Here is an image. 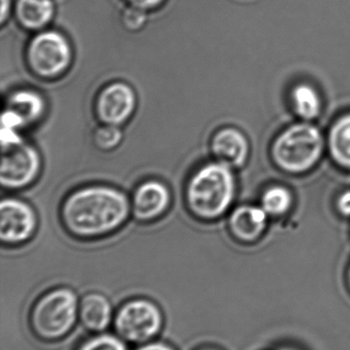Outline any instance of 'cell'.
<instances>
[{
    "label": "cell",
    "mask_w": 350,
    "mask_h": 350,
    "mask_svg": "<svg viewBox=\"0 0 350 350\" xmlns=\"http://www.w3.org/2000/svg\"><path fill=\"white\" fill-rule=\"evenodd\" d=\"M131 210V203L123 191L106 185H92L76 189L66 198L61 217L70 234L92 239L121 228Z\"/></svg>",
    "instance_id": "6da1fadb"
},
{
    "label": "cell",
    "mask_w": 350,
    "mask_h": 350,
    "mask_svg": "<svg viewBox=\"0 0 350 350\" xmlns=\"http://www.w3.org/2000/svg\"><path fill=\"white\" fill-rule=\"evenodd\" d=\"M234 178L229 166L208 163L195 170L187 181L185 200L191 213L203 220L221 216L232 204Z\"/></svg>",
    "instance_id": "7a4b0ae2"
},
{
    "label": "cell",
    "mask_w": 350,
    "mask_h": 350,
    "mask_svg": "<svg viewBox=\"0 0 350 350\" xmlns=\"http://www.w3.org/2000/svg\"><path fill=\"white\" fill-rule=\"evenodd\" d=\"M79 300L73 290L58 287L37 298L29 312L31 332L42 342H58L67 337L78 321Z\"/></svg>",
    "instance_id": "3957f363"
},
{
    "label": "cell",
    "mask_w": 350,
    "mask_h": 350,
    "mask_svg": "<svg viewBox=\"0 0 350 350\" xmlns=\"http://www.w3.org/2000/svg\"><path fill=\"white\" fill-rule=\"evenodd\" d=\"M323 139L320 131L310 124L290 127L275 142L273 156L283 170L302 172L310 170L320 158Z\"/></svg>",
    "instance_id": "277c9868"
},
{
    "label": "cell",
    "mask_w": 350,
    "mask_h": 350,
    "mask_svg": "<svg viewBox=\"0 0 350 350\" xmlns=\"http://www.w3.org/2000/svg\"><path fill=\"white\" fill-rule=\"evenodd\" d=\"M115 332L125 342L141 345L156 338L164 327V314L158 304L146 298H134L117 310Z\"/></svg>",
    "instance_id": "5b68a950"
},
{
    "label": "cell",
    "mask_w": 350,
    "mask_h": 350,
    "mask_svg": "<svg viewBox=\"0 0 350 350\" xmlns=\"http://www.w3.org/2000/svg\"><path fill=\"white\" fill-rule=\"evenodd\" d=\"M27 64L38 77H60L69 69L73 51L68 39L58 31H43L35 35L26 51Z\"/></svg>",
    "instance_id": "8992f818"
},
{
    "label": "cell",
    "mask_w": 350,
    "mask_h": 350,
    "mask_svg": "<svg viewBox=\"0 0 350 350\" xmlns=\"http://www.w3.org/2000/svg\"><path fill=\"white\" fill-rule=\"evenodd\" d=\"M41 170V158L33 146L23 141L2 148L0 181L2 187L18 189L32 183Z\"/></svg>",
    "instance_id": "52a82bcc"
},
{
    "label": "cell",
    "mask_w": 350,
    "mask_h": 350,
    "mask_svg": "<svg viewBox=\"0 0 350 350\" xmlns=\"http://www.w3.org/2000/svg\"><path fill=\"white\" fill-rule=\"evenodd\" d=\"M137 98L135 92L125 82H112L105 86L97 96V117L103 124H125L136 110Z\"/></svg>",
    "instance_id": "ba28073f"
},
{
    "label": "cell",
    "mask_w": 350,
    "mask_h": 350,
    "mask_svg": "<svg viewBox=\"0 0 350 350\" xmlns=\"http://www.w3.org/2000/svg\"><path fill=\"white\" fill-rule=\"evenodd\" d=\"M36 214L30 205L21 200L8 198L0 204V239L3 244L26 242L34 234Z\"/></svg>",
    "instance_id": "9c48e42d"
},
{
    "label": "cell",
    "mask_w": 350,
    "mask_h": 350,
    "mask_svg": "<svg viewBox=\"0 0 350 350\" xmlns=\"http://www.w3.org/2000/svg\"><path fill=\"white\" fill-rule=\"evenodd\" d=\"M171 191L162 181L141 183L132 198V212L139 221H151L162 216L171 204Z\"/></svg>",
    "instance_id": "30bf717a"
},
{
    "label": "cell",
    "mask_w": 350,
    "mask_h": 350,
    "mask_svg": "<svg viewBox=\"0 0 350 350\" xmlns=\"http://www.w3.org/2000/svg\"><path fill=\"white\" fill-rule=\"evenodd\" d=\"M212 153L220 163L229 167L242 165L248 156V142L242 133L234 129H224L212 139Z\"/></svg>",
    "instance_id": "8fae6325"
},
{
    "label": "cell",
    "mask_w": 350,
    "mask_h": 350,
    "mask_svg": "<svg viewBox=\"0 0 350 350\" xmlns=\"http://www.w3.org/2000/svg\"><path fill=\"white\" fill-rule=\"evenodd\" d=\"M113 319L112 306L103 294L92 292L79 300L78 321L86 330L92 333L104 332Z\"/></svg>",
    "instance_id": "7c38bea8"
},
{
    "label": "cell",
    "mask_w": 350,
    "mask_h": 350,
    "mask_svg": "<svg viewBox=\"0 0 350 350\" xmlns=\"http://www.w3.org/2000/svg\"><path fill=\"white\" fill-rule=\"evenodd\" d=\"M229 224L236 238L242 241H254L264 230L266 212L261 208L242 206L234 210Z\"/></svg>",
    "instance_id": "4fadbf2b"
},
{
    "label": "cell",
    "mask_w": 350,
    "mask_h": 350,
    "mask_svg": "<svg viewBox=\"0 0 350 350\" xmlns=\"http://www.w3.org/2000/svg\"><path fill=\"white\" fill-rule=\"evenodd\" d=\"M55 14L51 0H16V16L18 24L27 30L45 28Z\"/></svg>",
    "instance_id": "5bb4252c"
},
{
    "label": "cell",
    "mask_w": 350,
    "mask_h": 350,
    "mask_svg": "<svg viewBox=\"0 0 350 350\" xmlns=\"http://www.w3.org/2000/svg\"><path fill=\"white\" fill-rule=\"evenodd\" d=\"M6 108L18 113L26 125H31L43 116L45 103L38 92L31 90H20L10 94Z\"/></svg>",
    "instance_id": "9a60e30c"
},
{
    "label": "cell",
    "mask_w": 350,
    "mask_h": 350,
    "mask_svg": "<svg viewBox=\"0 0 350 350\" xmlns=\"http://www.w3.org/2000/svg\"><path fill=\"white\" fill-rule=\"evenodd\" d=\"M330 147L334 159L341 165L350 167V115L341 118L333 126Z\"/></svg>",
    "instance_id": "2e32d148"
},
{
    "label": "cell",
    "mask_w": 350,
    "mask_h": 350,
    "mask_svg": "<svg viewBox=\"0 0 350 350\" xmlns=\"http://www.w3.org/2000/svg\"><path fill=\"white\" fill-rule=\"evenodd\" d=\"M296 112L305 119L318 116L321 111V100L314 88L308 85H299L292 94Z\"/></svg>",
    "instance_id": "e0dca14e"
},
{
    "label": "cell",
    "mask_w": 350,
    "mask_h": 350,
    "mask_svg": "<svg viewBox=\"0 0 350 350\" xmlns=\"http://www.w3.org/2000/svg\"><path fill=\"white\" fill-rule=\"evenodd\" d=\"M262 205L266 213L281 215L289 209L291 205V195L284 187H273L264 193Z\"/></svg>",
    "instance_id": "ac0fdd59"
},
{
    "label": "cell",
    "mask_w": 350,
    "mask_h": 350,
    "mask_svg": "<svg viewBox=\"0 0 350 350\" xmlns=\"http://www.w3.org/2000/svg\"><path fill=\"white\" fill-rule=\"evenodd\" d=\"M76 350H127L125 341L117 335L97 333L84 340Z\"/></svg>",
    "instance_id": "d6986e66"
},
{
    "label": "cell",
    "mask_w": 350,
    "mask_h": 350,
    "mask_svg": "<svg viewBox=\"0 0 350 350\" xmlns=\"http://www.w3.org/2000/svg\"><path fill=\"white\" fill-rule=\"evenodd\" d=\"M123 139V131L116 125L103 124L94 133V143L102 151H111L118 147Z\"/></svg>",
    "instance_id": "ffe728a7"
},
{
    "label": "cell",
    "mask_w": 350,
    "mask_h": 350,
    "mask_svg": "<svg viewBox=\"0 0 350 350\" xmlns=\"http://www.w3.org/2000/svg\"><path fill=\"white\" fill-rule=\"evenodd\" d=\"M146 20H147L146 10L133 5L125 8L121 14L123 26L129 31L140 30L145 25Z\"/></svg>",
    "instance_id": "44dd1931"
},
{
    "label": "cell",
    "mask_w": 350,
    "mask_h": 350,
    "mask_svg": "<svg viewBox=\"0 0 350 350\" xmlns=\"http://www.w3.org/2000/svg\"><path fill=\"white\" fill-rule=\"evenodd\" d=\"M1 125L4 129H14L18 131L20 129L26 126V123L23 120L22 117L14 112L12 109L6 108L5 111L2 113Z\"/></svg>",
    "instance_id": "7402d4cb"
},
{
    "label": "cell",
    "mask_w": 350,
    "mask_h": 350,
    "mask_svg": "<svg viewBox=\"0 0 350 350\" xmlns=\"http://www.w3.org/2000/svg\"><path fill=\"white\" fill-rule=\"evenodd\" d=\"M129 5L142 8L144 10H153L160 6L164 0H127Z\"/></svg>",
    "instance_id": "603a6c76"
},
{
    "label": "cell",
    "mask_w": 350,
    "mask_h": 350,
    "mask_svg": "<svg viewBox=\"0 0 350 350\" xmlns=\"http://www.w3.org/2000/svg\"><path fill=\"white\" fill-rule=\"evenodd\" d=\"M135 350H176L171 345H166L160 341H150V342L144 343L139 345Z\"/></svg>",
    "instance_id": "cb8c5ba5"
},
{
    "label": "cell",
    "mask_w": 350,
    "mask_h": 350,
    "mask_svg": "<svg viewBox=\"0 0 350 350\" xmlns=\"http://www.w3.org/2000/svg\"><path fill=\"white\" fill-rule=\"evenodd\" d=\"M338 209L345 215H350V191L343 193L338 200Z\"/></svg>",
    "instance_id": "d4e9b609"
},
{
    "label": "cell",
    "mask_w": 350,
    "mask_h": 350,
    "mask_svg": "<svg viewBox=\"0 0 350 350\" xmlns=\"http://www.w3.org/2000/svg\"><path fill=\"white\" fill-rule=\"evenodd\" d=\"M10 10V0H1V23L3 24Z\"/></svg>",
    "instance_id": "484cf974"
},
{
    "label": "cell",
    "mask_w": 350,
    "mask_h": 350,
    "mask_svg": "<svg viewBox=\"0 0 350 350\" xmlns=\"http://www.w3.org/2000/svg\"><path fill=\"white\" fill-rule=\"evenodd\" d=\"M199 350H217V349H201Z\"/></svg>",
    "instance_id": "4316f807"
},
{
    "label": "cell",
    "mask_w": 350,
    "mask_h": 350,
    "mask_svg": "<svg viewBox=\"0 0 350 350\" xmlns=\"http://www.w3.org/2000/svg\"><path fill=\"white\" fill-rule=\"evenodd\" d=\"M349 287H350V269H349Z\"/></svg>",
    "instance_id": "83f0119b"
},
{
    "label": "cell",
    "mask_w": 350,
    "mask_h": 350,
    "mask_svg": "<svg viewBox=\"0 0 350 350\" xmlns=\"http://www.w3.org/2000/svg\"><path fill=\"white\" fill-rule=\"evenodd\" d=\"M279 350H295V349H281Z\"/></svg>",
    "instance_id": "f1b7e54d"
}]
</instances>
